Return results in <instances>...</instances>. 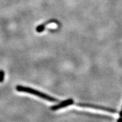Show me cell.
I'll list each match as a JSON object with an SVG mask.
<instances>
[{"label":"cell","instance_id":"3","mask_svg":"<svg viewBox=\"0 0 122 122\" xmlns=\"http://www.w3.org/2000/svg\"><path fill=\"white\" fill-rule=\"evenodd\" d=\"M72 103H74V101L71 100V99H69V100H67L64 101H62V102H61L59 104L51 106V107H50V109L53 111H56L58 109H61V108L65 107H67L69 106V105H72Z\"/></svg>","mask_w":122,"mask_h":122},{"label":"cell","instance_id":"4","mask_svg":"<svg viewBox=\"0 0 122 122\" xmlns=\"http://www.w3.org/2000/svg\"><path fill=\"white\" fill-rule=\"evenodd\" d=\"M53 22H54V20H50V21H49L48 22L45 23L41 24V25H39V26L37 27V28H36V30H37L38 32H42L44 30H45V27L47 25V24H49L50 23Z\"/></svg>","mask_w":122,"mask_h":122},{"label":"cell","instance_id":"1","mask_svg":"<svg viewBox=\"0 0 122 122\" xmlns=\"http://www.w3.org/2000/svg\"><path fill=\"white\" fill-rule=\"evenodd\" d=\"M16 89L17 90L18 92H25L28 93L30 94H33L35 96H37L38 97H40L44 99V100H48L50 102H58V100H57L56 98H53L52 97L47 95V94H44L43 93L37 91V90L33 89L32 88H28V87H25V86H21V85H17L16 86Z\"/></svg>","mask_w":122,"mask_h":122},{"label":"cell","instance_id":"5","mask_svg":"<svg viewBox=\"0 0 122 122\" xmlns=\"http://www.w3.org/2000/svg\"><path fill=\"white\" fill-rule=\"evenodd\" d=\"M5 72L3 70H0V83H2L4 80Z\"/></svg>","mask_w":122,"mask_h":122},{"label":"cell","instance_id":"6","mask_svg":"<svg viewBox=\"0 0 122 122\" xmlns=\"http://www.w3.org/2000/svg\"><path fill=\"white\" fill-rule=\"evenodd\" d=\"M120 118H122V109L120 112Z\"/></svg>","mask_w":122,"mask_h":122},{"label":"cell","instance_id":"2","mask_svg":"<svg viewBox=\"0 0 122 122\" xmlns=\"http://www.w3.org/2000/svg\"><path fill=\"white\" fill-rule=\"evenodd\" d=\"M76 105H77L78 106H83V107H92V108H94V109L102 110L109 111V112H113V113H115V112H117V111L113 109H111V108H109V107H103L102 106H98V105H96L94 104H90V103H77V104Z\"/></svg>","mask_w":122,"mask_h":122}]
</instances>
